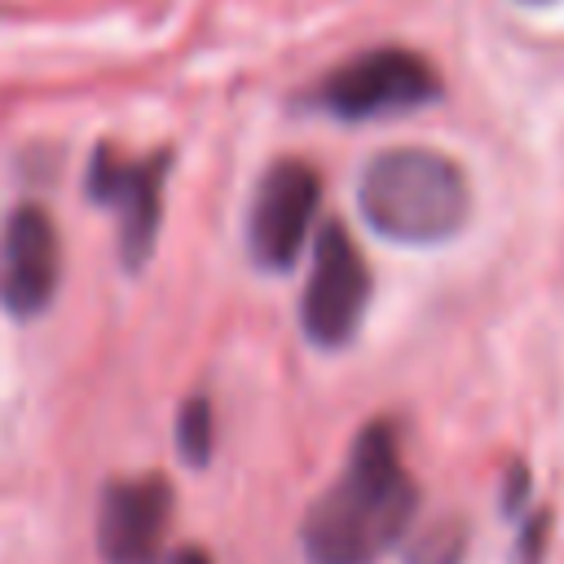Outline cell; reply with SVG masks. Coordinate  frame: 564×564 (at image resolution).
I'll return each instance as SVG.
<instances>
[{"label": "cell", "mask_w": 564, "mask_h": 564, "mask_svg": "<svg viewBox=\"0 0 564 564\" xmlns=\"http://www.w3.org/2000/svg\"><path fill=\"white\" fill-rule=\"evenodd\" d=\"M419 511V485L401 463L392 423H370L348 449L344 471L304 511L300 546L308 564H379Z\"/></svg>", "instance_id": "cell-1"}, {"label": "cell", "mask_w": 564, "mask_h": 564, "mask_svg": "<svg viewBox=\"0 0 564 564\" xmlns=\"http://www.w3.org/2000/svg\"><path fill=\"white\" fill-rule=\"evenodd\" d=\"M357 212L388 242L436 247L467 225L471 185L449 154L427 145H397V150H379L361 167Z\"/></svg>", "instance_id": "cell-2"}, {"label": "cell", "mask_w": 564, "mask_h": 564, "mask_svg": "<svg viewBox=\"0 0 564 564\" xmlns=\"http://www.w3.org/2000/svg\"><path fill=\"white\" fill-rule=\"evenodd\" d=\"M172 520V485L154 471L110 480L97 502V551L106 564H159Z\"/></svg>", "instance_id": "cell-8"}, {"label": "cell", "mask_w": 564, "mask_h": 564, "mask_svg": "<svg viewBox=\"0 0 564 564\" xmlns=\"http://www.w3.org/2000/svg\"><path fill=\"white\" fill-rule=\"evenodd\" d=\"M322 203V181L304 159H278L264 167L251 212H247V251L260 269L282 273L304 251Z\"/></svg>", "instance_id": "cell-6"}, {"label": "cell", "mask_w": 564, "mask_h": 564, "mask_svg": "<svg viewBox=\"0 0 564 564\" xmlns=\"http://www.w3.org/2000/svg\"><path fill=\"white\" fill-rule=\"evenodd\" d=\"M467 555V529L463 520H432L414 529L405 542V564H463Z\"/></svg>", "instance_id": "cell-9"}, {"label": "cell", "mask_w": 564, "mask_h": 564, "mask_svg": "<svg viewBox=\"0 0 564 564\" xmlns=\"http://www.w3.org/2000/svg\"><path fill=\"white\" fill-rule=\"evenodd\" d=\"M370 304V269L366 256L357 251V242L348 238V229L339 220H326L313 238V269L304 282V300H300V322L304 335L335 352L344 348Z\"/></svg>", "instance_id": "cell-5"}, {"label": "cell", "mask_w": 564, "mask_h": 564, "mask_svg": "<svg viewBox=\"0 0 564 564\" xmlns=\"http://www.w3.org/2000/svg\"><path fill=\"white\" fill-rule=\"evenodd\" d=\"M542 546H546V516H533V520L524 524V533H520L516 560H520V564H538V560H542Z\"/></svg>", "instance_id": "cell-11"}, {"label": "cell", "mask_w": 564, "mask_h": 564, "mask_svg": "<svg viewBox=\"0 0 564 564\" xmlns=\"http://www.w3.org/2000/svg\"><path fill=\"white\" fill-rule=\"evenodd\" d=\"M167 564H212V560H207V555H203L198 546H181V551H176V555H172Z\"/></svg>", "instance_id": "cell-12"}, {"label": "cell", "mask_w": 564, "mask_h": 564, "mask_svg": "<svg viewBox=\"0 0 564 564\" xmlns=\"http://www.w3.org/2000/svg\"><path fill=\"white\" fill-rule=\"evenodd\" d=\"M516 4H529V9H542V4H555V0H516Z\"/></svg>", "instance_id": "cell-13"}, {"label": "cell", "mask_w": 564, "mask_h": 564, "mask_svg": "<svg viewBox=\"0 0 564 564\" xmlns=\"http://www.w3.org/2000/svg\"><path fill=\"white\" fill-rule=\"evenodd\" d=\"M441 97L436 66L401 44H379L344 57L335 70H326L313 88V106L339 123H370V119H397L432 106Z\"/></svg>", "instance_id": "cell-3"}, {"label": "cell", "mask_w": 564, "mask_h": 564, "mask_svg": "<svg viewBox=\"0 0 564 564\" xmlns=\"http://www.w3.org/2000/svg\"><path fill=\"white\" fill-rule=\"evenodd\" d=\"M216 445V419H212V401L207 397H189L176 410V449L185 454L189 467H203L212 458Z\"/></svg>", "instance_id": "cell-10"}, {"label": "cell", "mask_w": 564, "mask_h": 564, "mask_svg": "<svg viewBox=\"0 0 564 564\" xmlns=\"http://www.w3.org/2000/svg\"><path fill=\"white\" fill-rule=\"evenodd\" d=\"M62 282V238L44 207L22 203L0 229V304L13 317H40Z\"/></svg>", "instance_id": "cell-7"}, {"label": "cell", "mask_w": 564, "mask_h": 564, "mask_svg": "<svg viewBox=\"0 0 564 564\" xmlns=\"http://www.w3.org/2000/svg\"><path fill=\"white\" fill-rule=\"evenodd\" d=\"M163 176H167V150L154 154H123L115 145H97L88 159L84 189L93 203L115 207L119 216V256L123 269H145L159 220H163Z\"/></svg>", "instance_id": "cell-4"}]
</instances>
